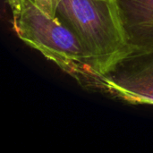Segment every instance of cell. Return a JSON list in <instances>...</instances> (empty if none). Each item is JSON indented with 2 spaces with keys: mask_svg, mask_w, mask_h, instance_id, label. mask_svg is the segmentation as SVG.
<instances>
[{
  "mask_svg": "<svg viewBox=\"0 0 153 153\" xmlns=\"http://www.w3.org/2000/svg\"><path fill=\"white\" fill-rule=\"evenodd\" d=\"M56 17L75 35L99 77L131 53L117 0H60Z\"/></svg>",
  "mask_w": 153,
  "mask_h": 153,
  "instance_id": "obj_1",
  "label": "cell"
},
{
  "mask_svg": "<svg viewBox=\"0 0 153 153\" xmlns=\"http://www.w3.org/2000/svg\"><path fill=\"white\" fill-rule=\"evenodd\" d=\"M12 26L29 47L38 50L86 90L98 91L99 75L87 61L75 35L57 17L43 12L33 0H5Z\"/></svg>",
  "mask_w": 153,
  "mask_h": 153,
  "instance_id": "obj_2",
  "label": "cell"
},
{
  "mask_svg": "<svg viewBox=\"0 0 153 153\" xmlns=\"http://www.w3.org/2000/svg\"><path fill=\"white\" fill-rule=\"evenodd\" d=\"M100 92L132 105H153V52L128 55L100 77Z\"/></svg>",
  "mask_w": 153,
  "mask_h": 153,
  "instance_id": "obj_3",
  "label": "cell"
},
{
  "mask_svg": "<svg viewBox=\"0 0 153 153\" xmlns=\"http://www.w3.org/2000/svg\"><path fill=\"white\" fill-rule=\"evenodd\" d=\"M130 54L153 52V0H117Z\"/></svg>",
  "mask_w": 153,
  "mask_h": 153,
  "instance_id": "obj_4",
  "label": "cell"
},
{
  "mask_svg": "<svg viewBox=\"0 0 153 153\" xmlns=\"http://www.w3.org/2000/svg\"><path fill=\"white\" fill-rule=\"evenodd\" d=\"M35 4L47 14L56 17V9L60 0H33Z\"/></svg>",
  "mask_w": 153,
  "mask_h": 153,
  "instance_id": "obj_5",
  "label": "cell"
}]
</instances>
